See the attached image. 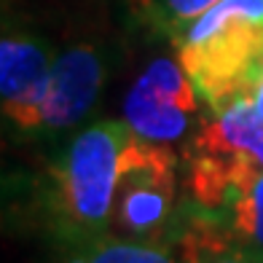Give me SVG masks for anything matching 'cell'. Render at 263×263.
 I'll return each mask as SVG.
<instances>
[{"instance_id":"cell-9","label":"cell","mask_w":263,"mask_h":263,"mask_svg":"<svg viewBox=\"0 0 263 263\" xmlns=\"http://www.w3.org/2000/svg\"><path fill=\"white\" fill-rule=\"evenodd\" d=\"M188 263H263L260 255L236 245L220 220H196L177 239Z\"/></svg>"},{"instance_id":"cell-11","label":"cell","mask_w":263,"mask_h":263,"mask_svg":"<svg viewBox=\"0 0 263 263\" xmlns=\"http://www.w3.org/2000/svg\"><path fill=\"white\" fill-rule=\"evenodd\" d=\"M215 3L220 0H135L140 19L166 38H175L194 19L207 14Z\"/></svg>"},{"instance_id":"cell-7","label":"cell","mask_w":263,"mask_h":263,"mask_svg":"<svg viewBox=\"0 0 263 263\" xmlns=\"http://www.w3.org/2000/svg\"><path fill=\"white\" fill-rule=\"evenodd\" d=\"M54 51L32 32H3L0 41V100L3 116L19 132H38L41 102L49 86Z\"/></svg>"},{"instance_id":"cell-12","label":"cell","mask_w":263,"mask_h":263,"mask_svg":"<svg viewBox=\"0 0 263 263\" xmlns=\"http://www.w3.org/2000/svg\"><path fill=\"white\" fill-rule=\"evenodd\" d=\"M250 100H253L255 110L263 116V67H260V73H258V78H255V86H253V91H250Z\"/></svg>"},{"instance_id":"cell-3","label":"cell","mask_w":263,"mask_h":263,"mask_svg":"<svg viewBox=\"0 0 263 263\" xmlns=\"http://www.w3.org/2000/svg\"><path fill=\"white\" fill-rule=\"evenodd\" d=\"M188 185L204 212H223L263 172V116L239 97L201 118L188 148Z\"/></svg>"},{"instance_id":"cell-2","label":"cell","mask_w":263,"mask_h":263,"mask_svg":"<svg viewBox=\"0 0 263 263\" xmlns=\"http://www.w3.org/2000/svg\"><path fill=\"white\" fill-rule=\"evenodd\" d=\"M172 43L210 110L250 97L263 67V0H220Z\"/></svg>"},{"instance_id":"cell-4","label":"cell","mask_w":263,"mask_h":263,"mask_svg":"<svg viewBox=\"0 0 263 263\" xmlns=\"http://www.w3.org/2000/svg\"><path fill=\"white\" fill-rule=\"evenodd\" d=\"M177 159L170 145L132 135L124 151L110 234L161 242L177 196Z\"/></svg>"},{"instance_id":"cell-8","label":"cell","mask_w":263,"mask_h":263,"mask_svg":"<svg viewBox=\"0 0 263 263\" xmlns=\"http://www.w3.org/2000/svg\"><path fill=\"white\" fill-rule=\"evenodd\" d=\"M65 263H188V258L183 255L180 245L105 234L81 245H70Z\"/></svg>"},{"instance_id":"cell-1","label":"cell","mask_w":263,"mask_h":263,"mask_svg":"<svg viewBox=\"0 0 263 263\" xmlns=\"http://www.w3.org/2000/svg\"><path fill=\"white\" fill-rule=\"evenodd\" d=\"M132 137L126 121H97L65 145L51 166L49 212L67 245L110 234L124 151Z\"/></svg>"},{"instance_id":"cell-10","label":"cell","mask_w":263,"mask_h":263,"mask_svg":"<svg viewBox=\"0 0 263 263\" xmlns=\"http://www.w3.org/2000/svg\"><path fill=\"white\" fill-rule=\"evenodd\" d=\"M220 226L236 245L263 258V172L239 188L234 201L223 210Z\"/></svg>"},{"instance_id":"cell-6","label":"cell","mask_w":263,"mask_h":263,"mask_svg":"<svg viewBox=\"0 0 263 263\" xmlns=\"http://www.w3.org/2000/svg\"><path fill=\"white\" fill-rule=\"evenodd\" d=\"M107 78V54L97 43H76L57 54L41 102L38 132L57 135L78 126L97 105Z\"/></svg>"},{"instance_id":"cell-5","label":"cell","mask_w":263,"mask_h":263,"mask_svg":"<svg viewBox=\"0 0 263 263\" xmlns=\"http://www.w3.org/2000/svg\"><path fill=\"white\" fill-rule=\"evenodd\" d=\"M199 91L177 59L159 57L142 70L124 100V121L148 142L172 145L199 116Z\"/></svg>"}]
</instances>
